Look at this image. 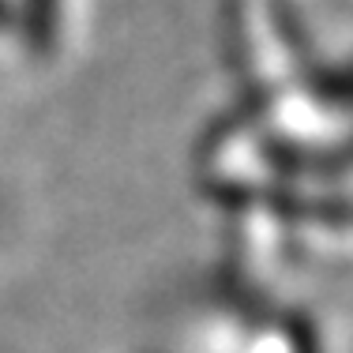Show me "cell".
I'll return each mask as SVG.
<instances>
[{
  "label": "cell",
  "mask_w": 353,
  "mask_h": 353,
  "mask_svg": "<svg viewBox=\"0 0 353 353\" xmlns=\"http://www.w3.org/2000/svg\"><path fill=\"white\" fill-rule=\"evenodd\" d=\"M72 23V0H0V83L61 61Z\"/></svg>",
  "instance_id": "cell-1"
},
{
  "label": "cell",
  "mask_w": 353,
  "mask_h": 353,
  "mask_svg": "<svg viewBox=\"0 0 353 353\" xmlns=\"http://www.w3.org/2000/svg\"><path fill=\"white\" fill-rule=\"evenodd\" d=\"M12 233H15V211H12V199H8L4 184H0V259H4L8 245H12Z\"/></svg>",
  "instance_id": "cell-2"
}]
</instances>
